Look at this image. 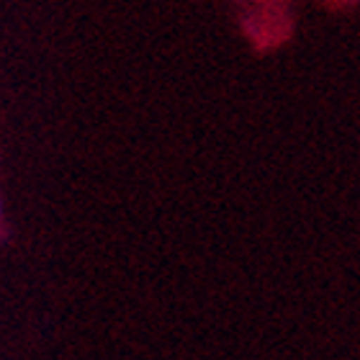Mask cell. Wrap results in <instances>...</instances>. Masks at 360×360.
<instances>
[{
    "instance_id": "cell-1",
    "label": "cell",
    "mask_w": 360,
    "mask_h": 360,
    "mask_svg": "<svg viewBox=\"0 0 360 360\" xmlns=\"http://www.w3.org/2000/svg\"><path fill=\"white\" fill-rule=\"evenodd\" d=\"M0 217H3V203H0Z\"/></svg>"
},
{
    "instance_id": "cell-2",
    "label": "cell",
    "mask_w": 360,
    "mask_h": 360,
    "mask_svg": "<svg viewBox=\"0 0 360 360\" xmlns=\"http://www.w3.org/2000/svg\"><path fill=\"white\" fill-rule=\"evenodd\" d=\"M350 3H358V0H350Z\"/></svg>"
}]
</instances>
